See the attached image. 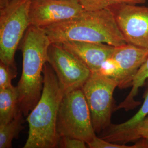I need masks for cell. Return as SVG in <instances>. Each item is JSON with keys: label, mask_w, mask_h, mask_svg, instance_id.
Segmentation results:
<instances>
[{"label": "cell", "mask_w": 148, "mask_h": 148, "mask_svg": "<svg viewBox=\"0 0 148 148\" xmlns=\"http://www.w3.org/2000/svg\"><path fill=\"white\" fill-rule=\"evenodd\" d=\"M51 43L82 41L114 46L127 43L110 8L85 11L80 16L43 27Z\"/></svg>", "instance_id": "obj_1"}, {"label": "cell", "mask_w": 148, "mask_h": 148, "mask_svg": "<svg viewBox=\"0 0 148 148\" xmlns=\"http://www.w3.org/2000/svg\"><path fill=\"white\" fill-rule=\"evenodd\" d=\"M51 44L42 27L30 25L19 45L23 56L21 78L17 88L19 106L27 116L40 100L43 87V69Z\"/></svg>", "instance_id": "obj_2"}, {"label": "cell", "mask_w": 148, "mask_h": 148, "mask_svg": "<svg viewBox=\"0 0 148 148\" xmlns=\"http://www.w3.org/2000/svg\"><path fill=\"white\" fill-rule=\"evenodd\" d=\"M43 87L36 106L27 116L29 133L24 148L58 147L57 120L64 93L52 68L47 62L43 69Z\"/></svg>", "instance_id": "obj_3"}, {"label": "cell", "mask_w": 148, "mask_h": 148, "mask_svg": "<svg viewBox=\"0 0 148 148\" xmlns=\"http://www.w3.org/2000/svg\"><path fill=\"white\" fill-rule=\"evenodd\" d=\"M57 133L59 139L62 137L74 138L87 144L97 137L81 88L64 94L58 113Z\"/></svg>", "instance_id": "obj_4"}, {"label": "cell", "mask_w": 148, "mask_h": 148, "mask_svg": "<svg viewBox=\"0 0 148 148\" xmlns=\"http://www.w3.org/2000/svg\"><path fill=\"white\" fill-rule=\"evenodd\" d=\"M32 0H12L0 7V62L16 69L15 54L30 26Z\"/></svg>", "instance_id": "obj_5"}, {"label": "cell", "mask_w": 148, "mask_h": 148, "mask_svg": "<svg viewBox=\"0 0 148 148\" xmlns=\"http://www.w3.org/2000/svg\"><path fill=\"white\" fill-rule=\"evenodd\" d=\"M118 87L116 80L99 73H92L82 87L96 133L100 134L111 124L114 110V90Z\"/></svg>", "instance_id": "obj_6"}, {"label": "cell", "mask_w": 148, "mask_h": 148, "mask_svg": "<svg viewBox=\"0 0 148 148\" xmlns=\"http://www.w3.org/2000/svg\"><path fill=\"white\" fill-rule=\"evenodd\" d=\"M47 62L56 74L64 94L82 88L92 73L85 64L60 43H51L48 48Z\"/></svg>", "instance_id": "obj_7"}, {"label": "cell", "mask_w": 148, "mask_h": 148, "mask_svg": "<svg viewBox=\"0 0 148 148\" xmlns=\"http://www.w3.org/2000/svg\"><path fill=\"white\" fill-rule=\"evenodd\" d=\"M127 43L148 49V7L122 3L110 7Z\"/></svg>", "instance_id": "obj_8"}, {"label": "cell", "mask_w": 148, "mask_h": 148, "mask_svg": "<svg viewBox=\"0 0 148 148\" xmlns=\"http://www.w3.org/2000/svg\"><path fill=\"white\" fill-rule=\"evenodd\" d=\"M85 11L79 0H32L30 24L43 28L77 17Z\"/></svg>", "instance_id": "obj_9"}, {"label": "cell", "mask_w": 148, "mask_h": 148, "mask_svg": "<svg viewBox=\"0 0 148 148\" xmlns=\"http://www.w3.org/2000/svg\"><path fill=\"white\" fill-rule=\"evenodd\" d=\"M148 57V49L129 43L116 46L112 56L119 66L117 79L120 89L131 87L138 71Z\"/></svg>", "instance_id": "obj_10"}, {"label": "cell", "mask_w": 148, "mask_h": 148, "mask_svg": "<svg viewBox=\"0 0 148 148\" xmlns=\"http://www.w3.org/2000/svg\"><path fill=\"white\" fill-rule=\"evenodd\" d=\"M63 47L81 60L92 73L98 72L103 63L110 58L115 46L103 43L65 41Z\"/></svg>", "instance_id": "obj_11"}, {"label": "cell", "mask_w": 148, "mask_h": 148, "mask_svg": "<svg viewBox=\"0 0 148 148\" xmlns=\"http://www.w3.org/2000/svg\"><path fill=\"white\" fill-rule=\"evenodd\" d=\"M142 106L133 116L121 123H111L99 134V137L106 141L119 144L122 138L130 132L139 122L148 115V86L144 92Z\"/></svg>", "instance_id": "obj_12"}, {"label": "cell", "mask_w": 148, "mask_h": 148, "mask_svg": "<svg viewBox=\"0 0 148 148\" xmlns=\"http://www.w3.org/2000/svg\"><path fill=\"white\" fill-rule=\"evenodd\" d=\"M20 111L17 87L0 89V126L12 121Z\"/></svg>", "instance_id": "obj_13"}, {"label": "cell", "mask_w": 148, "mask_h": 148, "mask_svg": "<svg viewBox=\"0 0 148 148\" xmlns=\"http://www.w3.org/2000/svg\"><path fill=\"white\" fill-rule=\"evenodd\" d=\"M148 79V57L145 62L143 63L141 68L138 71L133 79L131 90L126 98L117 106L115 110L119 109H124L128 111L132 110L140 104L139 101L136 100L139 90L144 85Z\"/></svg>", "instance_id": "obj_14"}, {"label": "cell", "mask_w": 148, "mask_h": 148, "mask_svg": "<svg viewBox=\"0 0 148 148\" xmlns=\"http://www.w3.org/2000/svg\"><path fill=\"white\" fill-rule=\"evenodd\" d=\"M24 115L20 111L12 121L0 126V148L12 147V141L19 137V134L24 129Z\"/></svg>", "instance_id": "obj_15"}, {"label": "cell", "mask_w": 148, "mask_h": 148, "mask_svg": "<svg viewBox=\"0 0 148 148\" xmlns=\"http://www.w3.org/2000/svg\"><path fill=\"white\" fill-rule=\"evenodd\" d=\"M85 11H93L108 8L122 3L142 5L146 0H79Z\"/></svg>", "instance_id": "obj_16"}, {"label": "cell", "mask_w": 148, "mask_h": 148, "mask_svg": "<svg viewBox=\"0 0 148 148\" xmlns=\"http://www.w3.org/2000/svg\"><path fill=\"white\" fill-rule=\"evenodd\" d=\"M140 139L148 140V115L139 122L130 132L122 138L119 144H126L130 142L137 141Z\"/></svg>", "instance_id": "obj_17"}, {"label": "cell", "mask_w": 148, "mask_h": 148, "mask_svg": "<svg viewBox=\"0 0 148 148\" xmlns=\"http://www.w3.org/2000/svg\"><path fill=\"white\" fill-rule=\"evenodd\" d=\"M87 146L90 148H148V144L144 139H140L137 140L135 144L128 145L111 143L97 136L92 142L88 144Z\"/></svg>", "instance_id": "obj_18"}, {"label": "cell", "mask_w": 148, "mask_h": 148, "mask_svg": "<svg viewBox=\"0 0 148 148\" xmlns=\"http://www.w3.org/2000/svg\"><path fill=\"white\" fill-rule=\"evenodd\" d=\"M16 69L0 62V89L12 86V79L16 77Z\"/></svg>", "instance_id": "obj_19"}, {"label": "cell", "mask_w": 148, "mask_h": 148, "mask_svg": "<svg viewBox=\"0 0 148 148\" xmlns=\"http://www.w3.org/2000/svg\"><path fill=\"white\" fill-rule=\"evenodd\" d=\"M97 73L117 81L119 74V66L115 60L111 57L106 60L103 63L101 69Z\"/></svg>", "instance_id": "obj_20"}, {"label": "cell", "mask_w": 148, "mask_h": 148, "mask_svg": "<svg viewBox=\"0 0 148 148\" xmlns=\"http://www.w3.org/2000/svg\"><path fill=\"white\" fill-rule=\"evenodd\" d=\"M87 143L85 141L77 138L62 137L59 140V147L62 148H86Z\"/></svg>", "instance_id": "obj_21"}, {"label": "cell", "mask_w": 148, "mask_h": 148, "mask_svg": "<svg viewBox=\"0 0 148 148\" xmlns=\"http://www.w3.org/2000/svg\"><path fill=\"white\" fill-rule=\"evenodd\" d=\"M11 1L12 0H0V7H2L3 6L5 5Z\"/></svg>", "instance_id": "obj_22"}]
</instances>
